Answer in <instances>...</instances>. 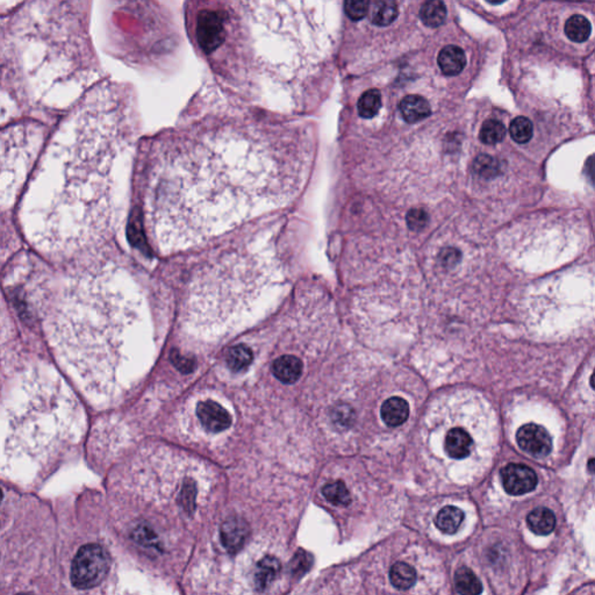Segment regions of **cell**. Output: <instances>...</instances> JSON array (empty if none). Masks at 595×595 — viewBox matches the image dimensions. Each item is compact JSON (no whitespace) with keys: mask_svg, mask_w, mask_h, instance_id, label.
I'll use <instances>...</instances> for the list:
<instances>
[{"mask_svg":"<svg viewBox=\"0 0 595 595\" xmlns=\"http://www.w3.org/2000/svg\"><path fill=\"white\" fill-rule=\"evenodd\" d=\"M585 168H586V173H587L588 178H589L592 184L595 187V154L594 155L589 156V159L586 161Z\"/></svg>","mask_w":595,"mask_h":595,"instance_id":"obj_35","label":"cell"},{"mask_svg":"<svg viewBox=\"0 0 595 595\" xmlns=\"http://www.w3.org/2000/svg\"><path fill=\"white\" fill-rule=\"evenodd\" d=\"M406 220H407V225H408L409 228L414 232H420L426 227L427 223L429 221V215L427 214L426 212L421 208H418V209H413V211L409 212Z\"/></svg>","mask_w":595,"mask_h":595,"instance_id":"obj_33","label":"cell"},{"mask_svg":"<svg viewBox=\"0 0 595 595\" xmlns=\"http://www.w3.org/2000/svg\"><path fill=\"white\" fill-rule=\"evenodd\" d=\"M370 5V3L365 1V0H350V1H345V13L354 22H358V20H362V19L367 17Z\"/></svg>","mask_w":595,"mask_h":595,"instance_id":"obj_32","label":"cell"},{"mask_svg":"<svg viewBox=\"0 0 595 595\" xmlns=\"http://www.w3.org/2000/svg\"><path fill=\"white\" fill-rule=\"evenodd\" d=\"M256 270L249 256L230 251L198 269L187 286L182 324L196 338L211 340L230 331L254 293Z\"/></svg>","mask_w":595,"mask_h":595,"instance_id":"obj_5","label":"cell"},{"mask_svg":"<svg viewBox=\"0 0 595 595\" xmlns=\"http://www.w3.org/2000/svg\"><path fill=\"white\" fill-rule=\"evenodd\" d=\"M527 523L530 530L537 535H549L556 527V516L548 508H536L527 516Z\"/></svg>","mask_w":595,"mask_h":595,"instance_id":"obj_19","label":"cell"},{"mask_svg":"<svg viewBox=\"0 0 595 595\" xmlns=\"http://www.w3.org/2000/svg\"><path fill=\"white\" fill-rule=\"evenodd\" d=\"M440 69L447 76H457L464 70L466 56L464 50L457 46L444 47L437 57Z\"/></svg>","mask_w":595,"mask_h":595,"instance_id":"obj_16","label":"cell"},{"mask_svg":"<svg viewBox=\"0 0 595 595\" xmlns=\"http://www.w3.org/2000/svg\"><path fill=\"white\" fill-rule=\"evenodd\" d=\"M454 586L461 595H480L483 584L475 572L466 566H461L454 573Z\"/></svg>","mask_w":595,"mask_h":595,"instance_id":"obj_20","label":"cell"},{"mask_svg":"<svg viewBox=\"0 0 595 595\" xmlns=\"http://www.w3.org/2000/svg\"><path fill=\"white\" fill-rule=\"evenodd\" d=\"M502 485L507 493L522 495L535 490L537 486V475L532 468L523 464H508L501 470Z\"/></svg>","mask_w":595,"mask_h":595,"instance_id":"obj_8","label":"cell"},{"mask_svg":"<svg viewBox=\"0 0 595 595\" xmlns=\"http://www.w3.org/2000/svg\"><path fill=\"white\" fill-rule=\"evenodd\" d=\"M374 8L371 11V20L374 25L384 26L391 25L398 17V5L391 0H381L374 3Z\"/></svg>","mask_w":595,"mask_h":595,"instance_id":"obj_25","label":"cell"},{"mask_svg":"<svg viewBox=\"0 0 595 595\" xmlns=\"http://www.w3.org/2000/svg\"><path fill=\"white\" fill-rule=\"evenodd\" d=\"M591 386H592V388H594V390H595V370H594V372H593V374H592Z\"/></svg>","mask_w":595,"mask_h":595,"instance_id":"obj_37","label":"cell"},{"mask_svg":"<svg viewBox=\"0 0 595 595\" xmlns=\"http://www.w3.org/2000/svg\"><path fill=\"white\" fill-rule=\"evenodd\" d=\"M253 362V352L247 345L232 347L227 355V363L232 371H242Z\"/></svg>","mask_w":595,"mask_h":595,"instance_id":"obj_28","label":"cell"},{"mask_svg":"<svg viewBox=\"0 0 595 595\" xmlns=\"http://www.w3.org/2000/svg\"><path fill=\"white\" fill-rule=\"evenodd\" d=\"M261 150L232 132H203L171 142L149 171L145 223L166 253L206 242L240 221L264 190Z\"/></svg>","mask_w":595,"mask_h":595,"instance_id":"obj_2","label":"cell"},{"mask_svg":"<svg viewBox=\"0 0 595 595\" xmlns=\"http://www.w3.org/2000/svg\"><path fill=\"white\" fill-rule=\"evenodd\" d=\"M280 571V563L275 557L267 556L256 564L254 584L256 591L264 592L273 582Z\"/></svg>","mask_w":595,"mask_h":595,"instance_id":"obj_18","label":"cell"},{"mask_svg":"<svg viewBox=\"0 0 595 595\" xmlns=\"http://www.w3.org/2000/svg\"><path fill=\"white\" fill-rule=\"evenodd\" d=\"M98 595H171L164 588L147 580H122L109 585Z\"/></svg>","mask_w":595,"mask_h":595,"instance_id":"obj_12","label":"cell"},{"mask_svg":"<svg viewBox=\"0 0 595 595\" xmlns=\"http://www.w3.org/2000/svg\"><path fill=\"white\" fill-rule=\"evenodd\" d=\"M463 520H464V513L461 509L454 506H447L438 511L435 523L437 528L444 534H454L461 527Z\"/></svg>","mask_w":595,"mask_h":595,"instance_id":"obj_22","label":"cell"},{"mask_svg":"<svg viewBox=\"0 0 595 595\" xmlns=\"http://www.w3.org/2000/svg\"><path fill=\"white\" fill-rule=\"evenodd\" d=\"M420 18L428 27H440L447 18V8L440 0H429L423 3L420 10Z\"/></svg>","mask_w":595,"mask_h":595,"instance_id":"obj_21","label":"cell"},{"mask_svg":"<svg viewBox=\"0 0 595 595\" xmlns=\"http://www.w3.org/2000/svg\"><path fill=\"white\" fill-rule=\"evenodd\" d=\"M84 413L63 379L46 367L22 374L3 409L1 470L13 479H31L81 438Z\"/></svg>","mask_w":595,"mask_h":595,"instance_id":"obj_4","label":"cell"},{"mask_svg":"<svg viewBox=\"0 0 595 595\" xmlns=\"http://www.w3.org/2000/svg\"><path fill=\"white\" fill-rule=\"evenodd\" d=\"M509 133L515 142L518 143H527L530 141L534 134V126L532 121L525 116H518L511 121Z\"/></svg>","mask_w":595,"mask_h":595,"instance_id":"obj_30","label":"cell"},{"mask_svg":"<svg viewBox=\"0 0 595 595\" xmlns=\"http://www.w3.org/2000/svg\"><path fill=\"white\" fill-rule=\"evenodd\" d=\"M310 566V556L306 551L300 550L296 553L294 560H292V572L293 573L301 574L305 573Z\"/></svg>","mask_w":595,"mask_h":595,"instance_id":"obj_34","label":"cell"},{"mask_svg":"<svg viewBox=\"0 0 595 595\" xmlns=\"http://www.w3.org/2000/svg\"><path fill=\"white\" fill-rule=\"evenodd\" d=\"M588 470L592 472V473H594L595 472V459H591V461H588Z\"/></svg>","mask_w":595,"mask_h":595,"instance_id":"obj_36","label":"cell"},{"mask_svg":"<svg viewBox=\"0 0 595 595\" xmlns=\"http://www.w3.org/2000/svg\"><path fill=\"white\" fill-rule=\"evenodd\" d=\"M198 41L205 51L211 53L225 39V18L218 11H204L198 18Z\"/></svg>","mask_w":595,"mask_h":595,"instance_id":"obj_7","label":"cell"},{"mask_svg":"<svg viewBox=\"0 0 595 595\" xmlns=\"http://www.w3.org/2000/svg\"><path fill=\"white\" fill-rule=\"evenodd\" d=\"M109 567V560L105 550L97 544H88L74 557L71 577L77 587H92L102 580Z\"/></svg>","mask_w":595,"mask_h":595,"instance_id":"obj_6","label":"cell"},{"mask_svg":"<svg viewBox=\"0 0 595 595\" xmlns=\"http://www.w3.org/2000/svg\"><path fill=\"white\" fill-rule=\"evenodd\" d=\"M518 447L536 458L546 457L553 449V441L546 428L528 423L522 426L516 434Z\"/></svg>","mask_w":595,"mask_h":595,"instance_id":"obj_9","label":"cell"},{"mask_svg":"<svg viewBox=\"0 0 595 595\" xmlns=\"http://www.w3.org/2000/svg\"><path fill=\"white\" fill-rule=\"evenodd\" d=\"M381 107V93L377 88L367 90L365 93L362 95L360 100H358V104H357L358 114L364 119H371V118L377 116Z\"/></svg>","mask_w":595,"mask_h":595,"instance_id":"obj_26","label":"cell"},{"mask_svg":"<svg viewBox=\"0 0 595 595\" xmlns=\"http://www.w3.org/2000/svg\"><path fill=\"white\" fill-rule=\"evenodd\" d=\"M381 415L388 426H402V423H405L408 419V402L399 397L388 399L381 406Z\"/></svg>","mask_w":595,"mask_h":595,"instance_id":"obj_17","label":"cell"},{"mask_svg":"<svg viewBox=\"0 0 595 595\" xmlns=\"http://www.w3.org/2000/svg\"><path fill=\"white\" fill-rule=\"evenodd\" d=\"M506 136V128L500 121L487 120L484 122L480 129V141L485 145H497L504 140Z\"/></svg>","mask_w":595,"mask_h":595,"instance_id":"obj_29","label":"cell"},{"mask_svg":"<svg viewBox=\"0 0 595 595\" xmlns=\"http://www.w3.org/2000/svg\"><path fill=\"white\" fill-rule=\"evenodd\" d=\"M390 580L398 589L405 591L412 587L416 580V572L409 564L399 562L392 566L390 571Z\"/></svg>","mask_w":595,"mask_h":595,"instance_id":"obj_24","label":"cell"},{"mask_svg":"<svg viewBox=\"0 0 595 595\" xmlns=\"http://www.w3.org/2000/svg\"><path fill=\"white\" fill-rule=\"evenodd\" d=\"M322 494L331 504L335 506H348L351 502L348 487L341 480L327 484L322 489Z\"/></svg>","mask_w":595,"mask_h":595,"instance_id":"obj_27","label":"cell"},{"mask_svg":"<svg viewBox=\"0 0 595 595\" xmlns=\"http://www.w3.org/2000/svg\"><path fill=\"white\" fill-rule=\"evenodd\" d=\"M400 112L404 119L409 124H415L431 116V106L426 98L421 95H411L400 102Z\"/></svg>","mask_w":595,"mask_h":595,"instance_id":"obj_14","label":"cell"},{"mask_svg":"<svg viewBox=\"0 0 595 595\" xmlns=\"http://www.w3.org/2000/svg\"><path fill=\"white\" fill-rule=\"evenodd\" d=\"M272 372L284 384H293L301 377L303 363L296 356H282L272 364Z\"/></svg>","mask_w":595,"mask_h":595,"instance_id":"obj_15","label":"cell"},{"mask_svg":"<svg viewBox=\"0 0 595 595\" xmlns=\"http://www.w3.org/2000/svg\"><path fill=\"white\" fill-rule=\"evenodd\" d=\"M592 33L591 22L584 15H572L565 24V34L573 42H585Z\"/></svg>","mask_w":595,"mask_h":595,"instance_id":"obj_23","label":"cell"},{"mask_svg":"<svg viewBox=\"0 0 595 595\" xmlns=\"http://www.w3.org/2000/svg\"><path fill=\"white\" fill-rule=\"evenodd\" d=\"M473 169L477 175L483 178H494L500 173V166L497 159L489 155H480L475 159L473 163Z\"/></svg>","mask_w":595,"mask_h":595,"instance_id":"obj_31","label":"cell"},{"mask_svg":"<svg viewBox=\"0 0 595 595\" xmlns=\"http://www.w3.org/2000/svg\"><path fill=\"white\" fill-rule=\"evenodd\" d=\"M197 418L208 433H222L232 425L228 411L213 400H206L198 405Z\"/></svg>","mask_w":595,"mask_h":595,"instance_id":"obj_10","label":"cell"},{"mask_svg":"<svg viewBox=\"0 0 595 595\" xmlns=\"http://www.w3.org/2000/svg\"><path fill=\"white\" fill-rule=\"evenodd\" d=\"M124 95L99 90L68 118L43 157L29 197L27 232L36 248L70 253L109 235L116 169L132 141Z\"/></svg>","mask_w":595,"mask_h":595,"instance_id":"obj_1","label":"cell"},{"mask_svg":"<svg viewBox=\"0 0 595 595\" xmlns=\"http://www.w3.org/2000/svg\"><path fill=\"white\" fill-rule=\"evenodd\" d=\"M473 441L470 434L463 428H454L445 436L444 449L449 457L454 459H464L471 452Z\"/></svg>","mask_w":595,"mask_h":595,"instance_id":"obj_13","label":"cell"},{"mask_svg":"<svg viewBox=\"0 0 595 595\" xmlns=\"http://www.w3.org/2000/svg\"><path fill=\"white\" fill-rule=\"evenodd\" d=\"M249 536V527L240 518H230L223 522L220 530V541L229 553L242 549Z\"/></svg>","mask_w":595,"mask_h":595,"instance_id":"obj_11","label":"cell"},{"mask_svg":"<svg viewBox=\"0 0 595 595\" xmlns=\"http://www.w3.org/2000/svg\"><path fill=\"white\" fill-rule=\"evenodd\" d=\"M54 352L88 397L113 399L145 369L152 351L148 306L141 289L112 268L68 283L48 321Z\"/></svg>","mask_w":595,"mask_h":595,"instance_id":"obj_3","label":"cell"}]
</instances>
